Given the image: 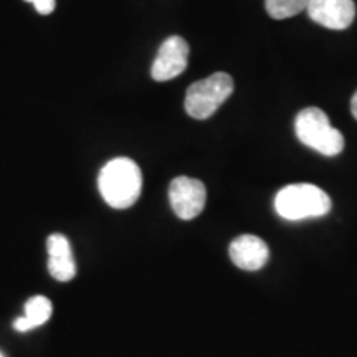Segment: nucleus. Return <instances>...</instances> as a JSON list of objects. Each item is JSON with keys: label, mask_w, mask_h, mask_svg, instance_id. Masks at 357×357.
I'll return each instance as SVG.
<instances>
[{"label": "nucleus", "mask_w": 357, "mask_h": 357, "mask_svg": "<svg viewBox=\"0 0 357 357\" xmlns=\"http://www.w3.org/2000/svg\"><path fill=\"white\" fill-rule=\"evenodd\" d=\"M98 189L109 207L124 211L134 205L142 190L141 169L128 158H116L101 169Z\"/></svg>", "instance_id": "obj_1"}, {"label": "nucleus", "mask_w": 357, "mask_h": 357, "mask_svg": "<svg viewBox=\"0 0 357 357\" xmlns=\"http://www.w3.org/2000/svg\"><path fill=\"white\" fill-rule=\"evenodd\" d=\"M333 207L331 197L318 185L291 184L283 187L275 197L276 213L284 220H305L324 217Z\"/></svg>", "instance_id": "obj_2"}, {"label": "nucleus", "mask_w": 357, "mask_h": 357, "mask_svg": "<svg viewBox=\"0 0 357 357\" xmlns=\"http://www.w3.org/2000/svg\"><path fill=\"white\" fill-rule=\"evenodd\" d=\"M294 131L303 144L326 158H334L344 149V136L339 129L331 126L328 114L316 106L298 113L294 119Z\"/></svg>", "instance_id": "obj_3"}, {"label": "nucleus", "mask_w": 357, "mask_h": 357, "mask_svg": "<svg viewBox=\"0 0 357 357\" xmlns=\"http://www.w3.org/2000/svg\"><path fill=\"white\" fill-rule=\"evenodd\" d=\"M234 93V79L229 73H213L190 84L185 95V111L194 119H207Z\"/></svg>", "instance_id": "obj_4"}, {"label": "nucleus", "mask_w": 357, "mask_h": 357, "mask_svg": "<svg viewBox=\"0 0 357 357\" xmlns=\"http://www.w3.org/2000/svg\"><path fill=\"white\" fill-rule=\"evenodd\" d=\"M169 202L178 218L192 220L202 213L207 202V190L197 178L176 177L169 185Z\"/></svg>", "instance_id": "obj_5"}, {"label": "nucleus", "mask_w": 357, "mask_h": 357, "mask_svg": "<svg viewBox=\"0 0 357 357\" xmlns=\"http://www.w3.org/2000/svg\"><path fill=\"white\" fill-rule=\"evenodd\" d=\"M189 61V45L182 37H169L160 45L158 56L151 66V77L155 82H169L184 73Z\"/></svg>", "instance_id": "obj_6"}, {"label": "nucleus", "mask_w": 357, "mask_h": 357, "mask_svg": "<svg viewBox=\"0 0 357 357\" xmlns=\"http://www.w3.org/2000/svg\"><path fill=\"white\" fill-rule=\"evenodd\" d=\"M306 12L318 25L331 30H344L354 22L356 6L352 0H310Z\"/></svg>", "instance_id": "obj_7"}, {"label": "nucleus", "mask_w": 357, "mask_h": 357, "mask_svg": "<svg viewBox=\"0 0 357 357\" xmlns=\"http://www.w3.org/2000/svg\"><path fill=\"white\" fill-rule=\"evenodd\" d=\"M229 253L234 265L245 271L261 270L266 265L268 257H270L268 245L257 235L236 236L230 243Z\"/></svg>", "instance_id": "obj_8"}, {"label": "nucleus", "mask_w": 357, "mask_h": 357, "mask_svg": "<svg viewBox=\"0 0 357 357\" xmlns=\"http://www.w3.org/2000/svg\"><path fill=\"white\" fill-rule=\"evenodd\" d=\"M48 271L56 281H70L77 275V263L68 238L61 234H53L47 240Z\"/></svg>", "instance_id": "obj_9"}, {"label": "nucleus", "mask_w": 357, "mask_h": 357, "mask_svg": "<svg viewBox=\"0 0 357 357\" xmlns=\"http://www.w3.org/2000/svg\"><path fill=\"white\" fill-rule=\"evenodd\" d=\"M52 301L45 296H33L25 303V314L13 323V328L19 333H26L38 328L52 318Z\"/></svg>", "instance_id": "obj_10"}, {"label": "nucleus", "mask_w": 357, "mask_h": 357, "mask_svg": "<svg viewBox=\"0 0 357 357\" xmlns=\"http://www.w3.org/2000/svg\"><path fill=\"white\" fill-rule=\"evenodd\" d=\"M310 0H265L268 15L275 20H284L305 12Z\"/></svg>", "instance_id": "obj_11"}, {"label": "nucleus", "mask_w": 357, "mask_h": 357, "mask_svg": "<svg viewBox=\"0 0 357 357\" xmlns=\"http://www.w3.org/2000/svg\"><path fill=\"white\" fill-rule=\"evenodd\" d=\"M25 2H30L35 7V10L42 15H48L55 10V0H25Z\"/></svg>", "instance_id": "obj_12"}, {"label": "nucleus", "mask_w": 357, "mask_h": 357, "mask_svg": "<svg viewBox=\"0 0 357 357\" xmlns=\"http://www.w3.org/2000/svg\"><path fill=\"white\" fill-rule=\"evenodd\" d=\"M351 111H352V116L357 119V91L354 93V96H352L351 100Z\"/></svg>", "instance_id": "obj_13"}, {"label": "nucleus", "mask_w": 357, "mask_h": 357, "mask_svg": "<svg viewBox=\"0 0 357 357\" xmlns=\"http://www.w3.org/2000/svg\"><path fill=\"white\" fill-rule=\"evenodd\" d=\"M0 357H3V356H2V354H0Z\"/></svg>", "instance_id": "obj_14"}]
</instances>
